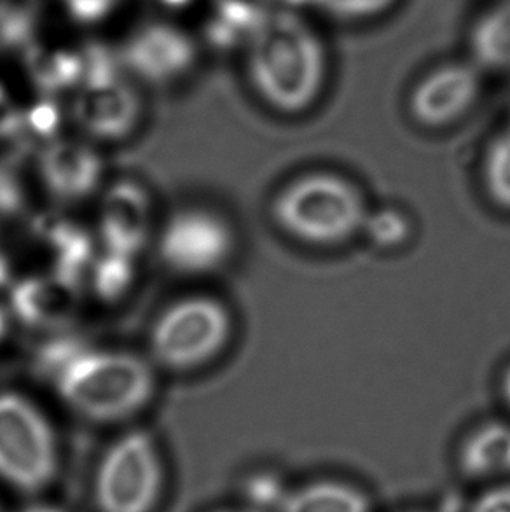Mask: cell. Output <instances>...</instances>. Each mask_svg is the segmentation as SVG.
<instances>
[{"instance_id":"8d00e7d4","label":"cell","mask_w":510,"mask_h":512,"mask_svg":"<svg viewBox=\"0 0 510 512\" xmlns=\"http://www.w3.org/2000/svg\"><path fill=\"white\" fill-rule=\"evenodd\" d=\"M221 512H259V511H255V509H250V507H243V509H233V511H221Z\"/></svg>"},{"instance_id":"30bf717a","label":"cell","mask_w":510,"mask_h":512,"mask_svg":"<svg viewBox=\"0 0 510 512\" xmlns=\"http://www.w3.org/2000/svg\"><path fill=\"white\" fill-rule=\"evenodd\" d=\"M152 198L140 182L121 179L107 187L98 207V235L105 250L137 257L151 240Z\"/></svg>"},{"instance_id":"8fae6325","label":"cell","mask_w":510,"mask_h":512,"mask_svg":"<svg viewBox=\"0 0 510 512\" xmlns=\"http://www.w3.org/2000/svg\"><path fill=\"white\" fill-rule=\"evenodd\" d=\"M81 299L83 285L51 271L11 282L9 308L27 327L62 331L79 315Z\"/></svg>"},{"instance_id":"4fadbf2b","label":"cell","mask_w":510,"mask_h":512,"mask_svg":"<svg viewBox=\"0 0 510 512\" xmlns=\"http://www.w3.org/2000/svg\"><path fill=\"white\" fill-rule=\"evenodd\" d=\"M42 186L53 198L76 203L90 198L104 179V160L79 139L56 137L44 144L37 160Z\"/></svg>"},{"instance_id":"2e32d148","label":"cell","mask_w":510,"mask_h":512,"mask_svg":"<svg viewBox=\"0 0 510 512\" xmlns=\"http://www.w3.org/2000/svg\"><path fill=\"white\" fill-rule=\"evenodd\" d=\"M460 469L472 479H507L510 476V425L490 422L477 427L460 448Z\"/></svg>"},{"instance_id":"e0dca14e","label":"cell","mask_w":510,"mask_h":512,"mask_svg":"<svg viewBox=\"0 0 510 512\" xmlns=\"http://www.w3.org/2000/svg\"><path fill=\"white\" fill-rule=\"evenodd\" d=\"M278 512H371V500L352 483L317 479L289 488Z\"/></svg>"},{"instance_id":"4dcf8cb0","label":"cell","mask_w":510,"mask_h":512,"mask_svg":"<svg viewBox=\"0 0 510 512\" xmlns=\"http://www.w3.org/2000/svg\"><path fill=\"white\" fill-rule=\"evenodd\" d=\"M11 284V259L4 243L0 240V289Z\"/></svg>"},{"instance_id":"8992f818","label":"cell","mask_w":510,"mask_h":512,"mask_svg":"<svg viewBox=\"0 0 510 512\" xmlns=\"http://www.w3.org/2000/svg\"><path fill=\"white\" fill-rule=\"evenodd\" d=\"M158 446L145 430H131L107 450L95 479L100 512H151L161 493Z\"/></svg>"},{"instance_id":"277c9868","label":"cell","mask_w":510,"mask_h":512,"mask_svg":"<svg viewBox=\"0 0 510 512\" xmlns=\"http://www.w3.org/2000/svg\"><path fill=\"white\" fill-rule=\"evenodd\" d=\"M228 305L210 294H193L166 306L149 334L151 357L172 373H189L217 359L233 336Z\"/></svg>"},{"instance_id":"cb8c5ba5","label":"cell","mask_w":510,"mask_h":512,"mask_svg":"<svg viewBox=\"0 0 510 512\" xmlns=\"http://www.w3.org/2000/svg\"><path fill=\"white\" fill-rule=\"evenodd\" d=\"M88 345L76 336H56L53 340L46 341L35 353L34 367L37 373L46 380H55L62 373L63 367H67L70 360L86 350Z\"/></svg>"},{"instance_id":"ac0fdd59","label":"cell","mask_w":510,"mask_h":512,"mask_svg":"<svg viewBox=\"0 0 510 512\" xmlns=\"http://www.w3.org/2000/svg\"><path fill=\"white\" fill-rule=\"evenodd\" d=\"M23 55L27 74L39 90L46 93L77 90L83 81V53L79 49L35 42Z\"/></svg>"},{"instance_id":"d6986e66","label":"cell","mask_w":510,"mask_h":512,"mask_svg":"<svg viewBox=\"0 0 510 512\" xmlns=\"http://www.w3.org/2000/svg\"><path fill=\"white\" fill-rule=\"evenodd\" d=\"M470 48L484 69L510 70V0H500L476 21Z\"/></svg>"},{"instance_id":"d6a6232c","label":"cell","mask_w":510,"mask_h":512,"mask_svg":"<svg viewBox=\"0 0 510 512\" xmlns=\"http://www.w3.org/2000/svg\"><path fill=\"white\" fill-rule=\"evenodd\" d=\"M158 2L168 9H182V7L189 6L193 0H158Z\"/></svg>"},{"instance_id":"d590c367","label":"cell","mask_w":510,"mask_h":512,"mask_svg":"<svg viewBox=\"0 0 510 512\" xmlns=\"http://www.w3.org/2000/svg\"><path fill=\"white\" fill-rule=\"evenodd\" d=\"M290 6H301V4H306V2H310V0H287Z\"/></svg>"},{"instance_id":"7402d4cb","label":"cell","mask_w":510,"mask_h":512,"mask_svg":"<svg viewBox=\"0 0 510 512\" xmlns=\"http://www.w3.org/2000/svg\"><path fill=\"white\" fill-rule=\"evenodd\" d=\"M484 186L498 207L510 210V128L491 140L484 158Z\"/></svg>"},{"instance_id":"1f68e13d","label":"cell","mask_w":510,"mask_h":512,"mask_svg":"<svg viewBox=\"0 0 510 512\" xmlns=\"http://www.w3.org/2000/svg\"><path fill=\"white\" fill-rule=\"evenodd\" d=\"M20 512H65L60 507L49 506V504H34V506L25 507Z\"/></svg>"},{"instance_id":"836d02e7","label":"cell","mask_w":510,"mask_h":512,"mask_svg":"<svg viewBox=\"0 0 510 512\" xmlns=\"http://www.w3.org/2000/svg\"><path fill=\"white\" fill-rule=\"evenodd\" d=\"M7 329H9V319H7V313L4 312V308L0 306V343L6 338Z\"/></svg>"},{"instance_id":"5b68a950","label":"cell","mask_w":510,"mask_h":512,"mask_svg":"<svg viewBox=\"0 0 510 512\" xmlns=\"http://www.w3.org/2000/svg\"><path fill=\"white\" fill-rule=\"evenodd\" d=\"M58 469L53 427L27 395L0 392V481L23 493L51 485Z\"/></svg>"},{"instance_id":"5bb4252c","label":"cell","mask_w":510,"mask_h":512,"mask_svg":"<svg viewBox=\"0 0 510 512\" xmlns=\"http://www.w3.org/2000/svg\"><path fill=\"white\" fill-rule=\"evenodd\" d=\"M34 238L53 257V270L83 285L97 257L91 236L76 222L60 215H41L34 222Z\"/></svg>"},{"instance_id":"f1b7e54d","label":"cell","mask_w":510,"mask_h":512,"mask_svg":"<svg viewBox=\"0 0 510 512\" xmlns=\"http://www.w3.org/2000/svg\"><path fill=\"white\" fill-rule=\"evenodd\" d=\"M469 512H510V481H498L479 493Z\"/></svg>"},{"instance_id":"3957f363","label":"cell","mask_w":510,"mask_h":512,"mask_svg":"<svg viewBox=\"0 0 510 512\" xmlns=\"http://www.w3.org/2000/svg\"><path fill=\"white\" fill-rule=\"evenodd\" d=\"M271 214L278 228L297 242L332 247L362 231L369 210L352 180L338 173L311 172L276 194Z\"/></svg>"},{"instance_id":"d4e9b609","label":"cell","mask_w":510,"mask_h":512,"mask_svg":"<svg viewBox=\"0 0 510 512\" xmlns=\"http://www.w3.org/2000/svg\"><path fill=\"white\" fill-rule=\"evenodd\" d=\"M311 4L339 20H362L385 13L395 0H310Z\"/></svg>"},{"instance_id":"9a60e30c","label":"cell","mask_w":510,"mask_h":512,"mask_svg":"<svg viewBox=\"0 0 510 512\" xmlns=\"http://www.w3.org/2000/svg\"><path fill=\"white\" fill-rule=\"evenodd\" d=\"M212 6L205 39L215 49L249 46L255 32L275 11L273 0H212Z\"/></svg>"},{"instance_id":"9c48e42d","label":"cell","mask_w":510,"mask_h":512,"mask_svg":"<svg viewBox=\"0 0 510 512\" xmlns=\"http://www.w3.org/2000/svg\"><path fill=\"white\" fill-rule=\"evenodd\" d=\"M70 114L79 130L91 139L119 142L137 130L142 104L137 91L116 76L81 84Z\"/></svg>"},{"instance_id":"f546056e","label":"cell","mask_w":510,"mask_h":512,"mask_svg":"<svg viewBox=\"0 0 510 512\" xmlns=\"http://www.w3.org/2000/svg\"><path fill=\"white\" fill-rule=\"evenodd\" d=\"M23 128V111L14 104L6 88L0 84V137H13Z\"/></svg>"},{"instance_id":"484cf974","label":"cell","mask_w":510,"mask_h":512,"mask_svg":"<svg viewBox=\"0 0 510 512\" xmlns=\"http://www.w3.org/2000/svg\"><path fill=\"white\" fill-rule=\"evenodd\" d=\"M289 488L285 486L271 474H259L255 478H250L247 486V495H249L250 509L259 512H268L269 509H280L285 495Z\"/></svg>"},{"instance_id":"6da1fadb","label":"cell","mask_w":510,"mask_h":512,"mask_svg":"<svg viewBox=\"0 0 510 512\" xmlns=\"http://www.w3.org/2000/svg\"><path fill=\"white\" fill-rule=\"evenodd\" d=\"M247 49L250 83L264 104L297 114L317 102L327 79V51L303 18L273 11Z\"/></svg>"},{"instance_id":"4316f807","label":"cell","mask_w":510,"mask_h":512,"mask_svg":"<svg viewBox=\"0 0 510 512\" xmlns=\"http://www.w3.org/2000/svg\"><path fill=\"white\" fill-rule=\"evenodd\" d=\"M65 13L79 25H97L107 20L123 0H60Z\"/></svg>"},{"instance_id":"ffe728a7","label":"cell","mask_w":510,"mask_h":512,"mask_svg":"<svg viewBox=\"0 0 510 512\" xmlns=\"http://www.w3.org/2000/svg\"><path fill=\"white\" fill-rule=\"evenodd\" d=\"M135 273V257L104 250L100 256L95 257L86 277H90L93 294L105 303H112L130 291L135 282Z\"/></svg>"},{"instance_id":"603a6c76","label":"cell","mask_w":510,"mask_h":512,"mask_svg":"<svg viewBox=\"0 0 510 512\" xmlns=\"http://www.w3.org/2000/svg\"><path fill=\"white\" fill-rule=\"evenodd\" d=\"M362 231L380 249H397L411 236V221L399 208H381L367 214Z\"/></svg>"},{"instance_id":"52a82bcc","label":"cell","mask_w":510,"mask_h":512,"mask_svg":"<svg viewBox=\"0 0 510 512\" xmlns=\"http://www.w3.org/2000/svg\"><path fill=\"white\" fill-rule=\"evenodd\" d=\"M236 236L224 215L207 207L175 210L158 236V256L168 270L203 277L222 270L235 254Z\"/></svg>"},{"instance_id":"44dd1931","label":"cell","mask_w":510,"mask_h":512,"mask_svg":"<svg viewBox=\"0 0 510 512\" xmlns=\"http://www.w3.org/2000/svg\"><path fill=\"white\" fill-rule=\"evenodd\" d=\"M37 14L23 0H0V49H21L35 44Z\"/></svg>"},{"instance_id":"83f0119b","label":"cell","mask_w":510,"mask_h":512,"mask_svg":"<svg viewBox=\"0 0 510 512\" xmlns=\"http://www.w3.org/2000/svg\"><path fill=\"white\" fill-rule=\"evenodd\" d=\"M25 203L20 180L9 168L0 165V221L20 214Z\"/></svg>"},{"instance_id":"7a4b0ae2","label":"cell","mask_w":510,"mask_h":512,"mask_svg":"<svg viewBox=\"0 0 510 512\" xmlns=\"http://www.w3.org/2000/svg\"><path fill=\"white\" fill-rule=\"evenodd\" d=\"M56 394L91 422L128 420L151 402L156 373L135 353L86 348L53 380Z\"/></svg>"},{"instance_id":"ba28073f","label":"cell","mask_w":510,"mask_h":512,"mask_svg":"<svg viewBox=\"0 0 510 512\" xmlns=\"http://www.w3.org/2000/svg\"><path fill=\"white\" fill-rule=\"evenodd\" d=\"M119 60L140 81L165 86L194 69L198 44L184 28L168 21H151L126 39Z\"/></svg>"},{"instance_id":"e575fe53","label":"cell","mask_w":510,"mask_h":512,"mask_svg":"<svg viewBox=\"0 0 510 512\" xmlns=\"http://www.w3.org/2000/svg\"><path fill=\"white\" fill-rule=\"evenodd\" d=\"M502 392H504V399L510 408V367L505 371L504 380H502Z\"/></svg>"},{"instance_id":"7c38bea8","label":"cell","mask_w":510,"mask_h":512,"mask_svg":"<svg viewBox=\"0 0 510 512\" xmlns=\"http://www.w3.org/2000/svg\"><path fill=\"white\" fill-rule=\"evenodd\" d=\"M481 93V74L467 63H448L416 84L409 109L420 125L442 128L463 118Z\"/></svg>"}]
</instances>
